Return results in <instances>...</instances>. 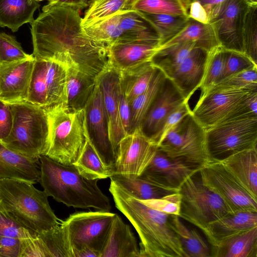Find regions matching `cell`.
Instances as JSON below:
<instances>
[{
  "label": "cell",
  "mask_w": 257,
  "mask_h": 257,
  "mask_svg": "<svg viewBox=\"0 0 257 257\" xmlns=\"http://www.w3.org/2000/svg\"><path fill=\"white\" fill-rule=\"evenodd\" d=\"M33 184L18 179H0V202L22 225L39 234L60 223L49 205L47 194Z\"/></svg>",
  "instance_id": "obj_4"
},
{
  "label": "cell",
  "mask_w": 257,
  "mask_h": 257,
  "mask_svg": "<svg viewBox=\"0 0 257 257\" xmlns=\"http://www.w3.org/2000/svg\"><path fill=\"white\" fill-rule=\"evenodd\" d=\"M125 10L188 17L185 0H130Z\"/></svg>",
  "instance_id": "obj_38"
},
{
  "label": "cell",
  "mask_w": 257,
  "mask_h": 257,
  "mask_svg": "<svg viewBox=\"0 0 257 257\" xmlns=\"http://www.w3.org/2000/svg\"><path fill=\"white\" fill-rule=\"evenodd\" d=\"M40 7L35 0H0V26L16 32L24 24L34 21V12Z\"/></svg>",
  "instance_id": "obj_28"
},
{
  "label": "cell",
  "mask_w": 257,
  "mask_h": 257,
  "mask_svg": "<svg viewBox=\"0 0 257 257\" xmlns=\"http://www.w3.org/2000/svg\"><path fill=\"white\" fill-rule=\"evenodd\" d=\"M243 52L257 64V5H249L242 32Z\"/></svg>",
  "instance_id": "obj_43"
},
{
  "label": "cell",
  "mask_w": 257,
  "mask_h": 257,
  "mask_svg": "<svg viewBox=\"0 0 257 257\" xmlns=\"http://www.w3.org/2000/svg\"><path fill=\"white\" fill-rule=\"evenodd\" d=\"M211 256L257 257V227L228 237L212 246Z\"/></svg>",
  "instance_id": "obj_29"
},
{
  "label": "cell",
  "mask_w": 257,
  "mask_h": 257,
  "mask_svg": "<svg viewBox=\"0 0 257 257\" xmlns=\"http://www.w3.org/2000/svg\"><path fill=\"white\" fill-rule=\"evenodd\" d=\"M250 91L215 85L202 92L191 114L207 130L229 119Z\"/></svg>",
  "instance_id": "obj_12"
},
{
  "label": "cell",
  "mask_w": 257,
  "mask_h": 257,
  "mask_svg": "<svg viewBox=\"0 0 257 257\" xmlns=\"http://www.w3.org/2000/svg\"><path fill=\"white\" fill-rule=\"evenodd\" d=\"M10 104L13 116L12 127L2 142L11 150L28 158L46 155L49 146L46 110L28 101Z\"/></svg>",
  "instance_id": "obj_6"
},
{
  "label": "cell",
  "mask_w": 257,
  "mask_h": 257,
  "mask_svg": "<svg viewBox=\"0 0 257 257\" xmlns=\"http://www.w3.org/2000/svg\"><path fill=\"white\" fill-rule=\"evenodd\" d=\"M188 17L203 24L209 23L206 10L198 2H192L188 4Z\"/></svg>",
  "instance_id": "obj_54"
},
{
  "label": "cell",
  "mask_w": 257,
  "mask_h": 257,
  "mask_svg": "<svg viewBox=\"0 0 257 257\" xmlns=\"http://www.w3.org/2000/svg\"><path fill=\"white\" fill-rule=\"evenodd\" d=\"M80 10L58 2L44 6L31 23L32 55L58 61L96 78L109 66L107 46L85 33Z\"/></svg>",
  "instance_id": "obj_1"
},
{
  "label": "cell",
  "mask_w": 257,
  "mask_h": 257,
  "mask_svg": "<svg viewBox=\"0 0 257 257\" xmlns=\"http://www.w3.org/2000/svg\"><path fill=\"white\" fill-rule=\"evenodd\" d=\"M179 216L195 225L205 234L212 222L230 213L223 201L205 186L199 171L181 186Z\"/></svg>",
  "instance_id": "obj_8"
},
{
  "label": "cell",
  "mask_w": 257,
  "mask_h": 257,
  "mask_svg": "<svg viewBox=\"0 0 257 257\" xmlns=\"http://www.w3.org/2000/svg\"><path fill=\"white\" fill-rule=\"evenodd\" d=\"M203 184L217 194L230 212H257L254 199L217 161H211L199 170Z\"/></svg>",
  "instance_id": "obj_13"
},
{
  "label": "cell",
  "mask_w": 257,
  "mask_h": 257,
  "mask_svg": "<svg viewBox=\"0 0 257 257\" xmlns=\"http://www.w3.org/2000/svg\"><path fill=\"white\" fill-rule=\"evenodd\" d=\"M49 3L58 2L64 4H68L77 6L81 9L85 8L82 4L81 0H48Z\"/></svg>",
  "instance_id": "obj_55"
},
{
  "label": "cell",
  "mask_w": 257,
  "mask_h": 257,
  "mask_svg": "<svg viewBox=\"0 0 257 257\" xmlns=\"http://www.w3.org/2000/svg\"><path fill=\"white\" fill-rule=\"evenodd\" d=\"M32 54L27 53L16 38L0 33V65L30 59Z\"/></svg>",
  "instance_id": "obj_44"
},
{
  "label": "cell",
  "mask_w": 257,
  "mask_h": 257,
  "mask_svg": "<svg viewBox=\"0 0 257 257\" xmlns=\"http://www.w3.org/2000/svg\"><path fill=\"white\" fill-rule=\"evenodd\" d=\"M199 170L168 156L157 148L151 162L139 177L178 192L184 182Z\"/></svg>",
  "instance_id": "obj_17"
},
{
  "label": "cell",
  "mask_w": 257,
  "mask_h": 257,
  "mask_svg": "<svg viewBox=\"0 0 257 257\" xmlns=\"http://www.w3.org/2000/svg\"><path fill=\"white\" fill-rule=\"evenodd\" d=\"M46 110L49 146L45 156L63 165H73L86 141L88 126L84 108L76 109L60 105Z\"/></svg>",
  "instance_id": "obj_5"
},
{
  "label": "cell",
  "mask_w": 257,
  "mask_h": 257,
  "mask_svg": "<svg viewBox=\"0 0 257 257\" xmlns=\"http://www.w3.org/2000/svg\"><path fill=\"white\" fill-rule=\"evenodd\" d=\"M142 201L150 207L163 213L179 215L180 194L178 192L159 199Z\"/></svg>",
  "instance_id": "obj_49"
},
{
  "label": "cell",
  "mask_w": 257,
  "mask_h": 257,
  "mask_svg": "<svg viewBox=\"0 0 257 257\" xmlns=\"http://www.w3.org/2000/svg\"><path fill=\"white\" fill-rule=\"evenodd\" d=\"M185 101H188L176 85L166 77L141 125L144 134L153 141L169 114Z\"/></svg>",
  "instance_id": "obj_21"
},
{
  "label": "cell",
  "mask_w": 257,
  "mask_h": 257,
  "mask_svg": "<svg viewBox=\"0 0 257 257\" xmlns=\"http://www.w3.org/2000/svg\"><path fill=\"white\" fill-rule=\"evenodd\" d=\"M157 69L150 61L135 69L119 72L120 83L129 102L146 90Z\"/></svg>",
  "instance_id": "obj_36"
},
{
  "label": "cell",
  "mask_w": 257,
  "mask_h": 257,
  "mask_svg": "<svg viewBox=\"0 0 257 257\" xmlns=\"http://www.w3.org/2000/svg\"><path fill=\"white\" fill-rule=\"evenodd\" d=\"M116 214L101 210L78 212L61 221L67 232L72 256L75 252L88 248L100 257Z\"/></svg>",
  "instance_id": "obj_11"
},
{
  "label": "cell",
  "mask_w": 257,
  "mask_h": 257,
  "mask_svg": "<svg viewBox=\"0 0 257 257\" xmlns=\"http://www.w3.org/2000/svg\"><path fill=\"white\" fill-rule=\"evenodd\" d=\"M84 109L88 127L92 132L90 136L92 143L103 164L113 174L115 156L108 139L106 114L101 89L96 80Z\"/></svg>",
  "instance_id": "obj_16"
},
{
  "label": "cell",
  "mask_w": 257,
  "mask_h": 257,
  "mask_svg": "<svg viewBox=\"0 0 257 257\" xmlns=\"http://www.w3.org/2000/svg\"><path fill=\"white\" fill-rule=\"evenodd\" d=\"M40 176L39 158L24 156L0 141V179H18L36 184L39 182Z\"/></svg>",
  "instance_id": "obj_24"
},
{
  "label": "cell",
  "mask_w": 257,
  "mask_h": 257,
  "mask_svg": "<svg viewBox=\"0 0 257 257\" xmlns=\"http://www.w3.org/2000/svg\"><path fill=\"white\" fill-rule=\"evenodd\" d=\"M157 149V145L144 134L141 127L136 128L119 142L113 174L140 176L151 162Z\"/></svg>",
  "instance_id": "obj_14"
},
{
  "label": "cell",
  "mask_w": 257,
  "mask_h": 257,
  "mask_svg": "<svg viewBox=\"0 0 257 257\" xmlns=\"http://www.w3.org/2000/svg\"><path fill=\"white\" fill-rule=\"evenodd\" d=\"M156 42L131 40L117 42L107 46L109 65L122 72L151 61L158 50Z\"/></svg>",
  "instance_id": "obj_20"
},
{
  "label": "cell",
  "mask_w": 257,
  "mask_h": 257,
  "mask_svg": "<svg viewBox=\"0 0 257 257\" xmlns=\"http://www.w3.org/2000/svg\"><path fill=\"white\" fill-rule=\"evenodd\" d=\"M249 5H257V0H244Z\"/></svg>",
  "instance_id": "obj_56"
},
{
  "label": "cell",
  "mask_w": 257,
  "mask_h": 257,
  "mask_svg": "<svg viewBox=\"0 0 257 257\" xmlns=\"http://www.w3.org/2000/svg\"><path fill=\"white\" fill-rule=\"evenodd\" d=\"M85 135V145L73 165L79 174L86 179L98 180L109 178L113 172L102 162L92 143L88 128Z\"/></svg>",
  "instance_id": "obj_33"
},
{
  "label": "cell",
  "mask_w": 257,
  "mask_h": 257,
  "mask_svg": "<svg viewBox=\"0 0 257 257\" xmlns=\"http://www.w3.org/2000/svg\"><path fill=\"white\" fill-rule=\"evenodd\" d=\"M35 1L38 2L43 1H45V0H35Z\"/></svg>",
  "instance_id": "obj_58"
},
{
  "label": "cell",
  "mask_w": 257,
  "mask_h": 257,
  "mask_svg": "<svg viewBox=\"0 0 257 257\" xmlns=\"http://www.w3.org/2000/svg\"><path fill=\"white\" fill-rule=\"evenodd\" d=\"M186 42H193L197 47L204 49L208 52L220 46L210 23H201L189 18V22L185 28L179 34L159 48Z\"/></svg>",
  "instance_id": "obj_32"
},
{
  "label": "cell",
  "mask_w": 257,
  "mask_h": 257,
  "mask_svg": "<svg viewBox=\"0 0 257 257\" xmlns=\"http://www.w3.org/2000/svg\"><path fill=\"white\" fill-rule=\"evenodd\" d=\"M95 78L68 66L67 93L69 107L76 109L85 107L95 85Z\"/></svg>",
  "instance_id": "obj_34"
},
{
  "label": "cell",
  "mask_w": 257,
  "mask_h": 257,
  "mask_svg": "<svg viewBox=\"0 0 257 257\" xmlns=\"http://www.w3.org/2000/svg\"><path fill=\"white\" fill-rule=\"evenodd\" d=\"M212 161H220L239 152L257 148V116L227 119L206 130Z\"/></svg>",
  "instance_id": "obj_9"
},
{
  "label": "cell",
  "mask_w": 257,
  "mask_h": 257,
  "mask_svg": "<svg viewBox=\"0 0 257 257\" xmlns=\"http://www.w3.org/2000/svg\"><path fill=\"white\" fill-rule=\"evenodd\" d=\"M39 160V182L48 196L68 207L110 211L109 200L97 186L98 180L84 178L73 165L62 164L45 155Z\"/></svg>",
  "instance_id": "obj_3"
},
{
  "label": "cell",
  "mask_w": 257,
  "mask_h": 257,
  "mask_svg": "<svg viewBox=\"0 0 257 257\" xmlns=\"http://www.w3.org/2000/svg\"><path fill=\"white\" fill-rule=\"evenodd\" d=\"M248 7L244 0H227L210 22L223 49L244 53L242 32Z\"/></svg>",
  "instance_id": "obj_15"
},
{
  "label": "cell",
  "mask_w": 257,
  "mask_h": 257,
  "mask_svg": "<svg viewBox=\"0 0 257 257\" xmlns=\"http://www.w3.org/2000/svg\"><path fill=\"white\" fill-rule=\"evenodd\" d=\"M170 220L180 239L186 257L211 256V249L207 241L196 229L186 226L178 215H170Z\"/></svg>",
  "instance_id": "obj_35"
},
{
  "label": "cell",
  "mask_w": 257,
  "mask_h": 257,
  "mask_svg": "<svg viewBox=\"0 0 257 257\" xmlns=\"http://www.w3.org/2000/svg\"><path fill=\"white\" fill-rule=\"evenodd\" d=\"M166 77L157 68L154 76L146 90L130 102L131 118L130 133L141 125L156 98Z\"/></svg>",
  "instance_id": "obj_37"
},
{
  "label": "cell",
  "mask_w": 257,
  "mask_h": 257,
  "mask_svg": "<svg viewBox=\"0 0 257 257\" xmlns=\"http://www.w3.org/2000/svg\"><path fill=\"white\" fill-rule=\"evenodd\" d=\"M95 79L101 89L107 117L108 139L116 156L119 142L125 136L119 115L120 73L109 65Z\"/></svg>",
  "instance_id": "obj_18"
},
{
  "label": "cell",
  "mask_w": 257,
  "mask_h": 257,
  "mask_svg": "<svg viewBox=\"0 0 257 257\" xmlns=\"http://www.w3.org/2000/svg\"><path fill=\"white\" fill-rule=\"evenodd\" d=\"M90 0H81L82 4L86 8L88 7L89 3Z\"/></svg>",
  "instance_id": "obj_57"
},
{
  "label": "cell",
  "mask_w": 257,
  "mask_h": 257,
  "mask_svg": "<svg viewBox=\"0 0 257 257\" xmlns=\"http://www.w3.org/2000/svg\"><path fill=\"white\" fill-rule=\"evenodd\" d=\"M227 0H185L188 8V4L192 2H199L205 9L208 15L209 23L217 14Z\"/></svg>",
  "instance_id": "obj_53"
},
{
  "label": "cell",
  "mask_w": 257,
  "mask_h": 257,
  "mask_svg": "<svg viewBox=\"0 0 257 257\" xmlns=\"http://www.w3.org/2000/svg\"><path fill=\"white\" fill-rule=\"evenodd\" d=\"M219 162L245 190L257 200V148L239 152Z\"/></svg>",
  "instance_id": "obj_25"
},
{
  "label": "cell",
  "mask_w": 257,
  "mask_h": 257,
  "mask_svg": "<svg viewBox=\"0 0 257 257\" xmlns=\"http://www.w3.org/2000/svg\"><path fill=\"white\" fill-rule=\"evenodd\" d=\"M157 148L168 156L196 169L212 161L207 148L206 130L191 112L168 132Z\"/></svg>",
  "instance_id": "obj_7"
},
{
  "label": "cell",
  "mask_w": 257,
  "mask_h": 257,
  "mask_svg": "<svg viewBox=\"0 0 257 257\" xmlns=\"http://www.w3.org/2000/svg\"><path fill=\"white\" fill-rule=\"evenodd\" d=\"M109 178L119 187L140 200L159 199L176 192L139 177L113 174Z\"/></svg>",
  "instance_id": "obj_31"
},
{
  "label": "cell",
  "mask_w": 257,
  "mask_h": 257,
  "mask_svg": "<svg viewBox=\"0 0 257 257\" xmlns=\"http://www.w3.org/2000/svg\"><path fill=\"white\" fill-rule=\"evenodd\" d=\"M13 122L12 110L9 103L0 99V141L11 133Z\"/></svg>",
  "instance_id": "obj_50"
},
{
  "label": "cell",
  "mask_w": 257,
  "mask_h": 257,
  "mask_svg": "<svg viewBox=\"0 0 257 257\" xmlns=\"http://www.w3.org/2000/svg\"><path fill=\"white\" fill-rule=\"evenodd\" d=\"M142 13L159 33L160 37V47L179 34L189 21V17Z\"/></svg>",
  "instance_id": "obj_41"
},
{
  "label": "cell",
  "mask_w": 257,
  "mask_h": 257,
  "mask_svg": "<svg viewBox=\"0 0 257 257\" xmlns=\"http://www.w3.org/2000/svg\"><path fill=\"white\" fill-rule=\"evenodd\" d=\"M37 234L19 223L0 202V235L24 239L34 237Z\"/></svg>",
  "instance_id": "obj_45"
},
{
  "label": "cell",
  "mask_w": 257,
  "mask_h": 257,
  "mask_svg": "<svg viewBox=\"0 0 257 257\" xmlns=\"http://www.w3.org/2000/svg\"><path fill=\"white\" fill-rule=\"evenodd\" d=\"M216 85L251 91H257V67L245 69L229 75Z\"/></svg>",
  "instance_id": "obj_46"
},
{
  "label": "cell",
  "mask_w": 257,
  "mask_h": 257,
  "mask_svg": "<svg viewBox=\"0 0 257 257\" xmlns=\"http://www.w3.org/2000/svg\"><path fill=\"white\" fill-rule=\"evenodd\" d=\"M224 60V49L220 46L208 52L199 87L202 92L214 86L221 80Z\"/></svg>",
  "instance_id": "obj_42"
},
{
  "label": "cell",
  "mask_w": 257,
  "mask_h": 257,
  "mask_svg": "<svg viewBox=\"0 0 257 257\" xmlns=\"http://www.w3.org/2000/svg\"><path fill=\"white\" fill-rule=\"evenodd\" d=\"M257 227V212H230L211 223L204 234L212 246L222 240Z\"/></svg>",
  "instance_id": "obj_26"
},
{
  "label": "cell",
  "mask_w": 257,
  "mask_h": 257,
  "mask_svg": "<svg viewBox=\"0 0 257 257\" xmlns=\"http://www.w3.org/2000/svg\"><path fill=\"white\" fill-rule=\"evenodd\" d=\"M68 69L58 61L35 58L26 101L45 110L67 105Z\"/></svg>",
  "instance_id": "obj_10"
},
{
  "label": "cell",
  "mask_w": 257,
  "mask_h": 257,
  "mask_svg": "<svg viewBox=\"0 0 257 257\" xmlns=\"http://www.w3.org/2000/svg\"><path fill=\"white\" fill-rule=\"evenodd\" d=\"M191 112L188 101L184 102L173 110L165 118L159 132L153 140L157 146L172 128Z\"/></svg>",
  "instance_id": "obj_48"
},
{
  "label": "cell",
  "mask_w": 257,
  "mask_h": 257,
  "mask_svg": "<svg viewBox=\"0 0 257 257\" xmlns=\"http://www.w3.org/2000/svg\"><path fill=\"white\" fill-rule=\"evenodd\" d=\"M120 12L98 24L83 28V29L92 39L106 46L125 41V35L119 25Z\"/></svg>",
  "instance_id": "obj_40"
},
{
  "label": "cell",
  "mask_w": 257,
  "mask_h": 257,
  "mask_svg": "<svg viewBox=\"0 0 257 257\" xmlns=\"http://www.w3.org/2000/svg\"><path fill=\"white\" fill-rule=\"evenodd\" d=\"M100 257H140L136 237L117 214Z\"/></svg>",
  "instance_id": "obj_27"
},
{
  "label": "cell",
  "mask_w": 257,
  "mask_h": 257,
  "mask_svg": "<svg viewBox=\"0 0 257 257\" xmlns=\"http://www.w3.org/2000/svg\"><path fill=\"white\" fill-rule=\"evenodd\" d=\"M119 25L125 35V41L156 42L160 46L159 33L142 13L135 10L121 11Z\"/></svg>",
  "instance_id": "obj_30"
},
{
  "label": "cell",
  "mask_w": 257,
  "mask_h": 257,
  "mask_svg": "<svg viewBox=\"0 0 257 257\" xmlns=\"http://www.w3.org/2000/svg\"><path fill=\"white\" fill-rule=\"evenodd\" d=\"M109 191L116 207L137 230L140 239V257H186L180 239L173 230L170 214L157 210L113 182Z\"/></svg>",
  "instance_id": "obj_2"
},
{
  "label": "cell",
  "mask_w": 257,
  "mask_h": 257,
  "mask_svg": "<svg viewBox=\"0 0 257 257\" xmlns=\"http://www.w3.org/2000/svg\"><path fill=\"white\" fill-rule=\"evenodd\" d=\"M224 51V66L221 80L241 71L257 67V64L243 53L225 49Z\"/></svg>",
  "instance_id": "obj_47"
},
{
  "label": "cell",
  "mask_w": 257,
  "mask_h": 257,
  "mask_svg": "<svg viewBox=\"0 0 257 257\" xmlns=\"http://www.w3.org/2000/svg\"><path fill=\"white\" fill-rule=\"evenodd\" d=\"M130 0H90L84 17L82 28L98 24L125 10Z\"/></svg>",
  "instance_id": "obj_39"
},
{
  "label": "cell",
  "mask_w": 257,
  "mask_h": 257,
  "mask_svg": "<svg viewBox=\"0 0 257 257\" xmlns=\"http://www.w3.org/2000/svg\"><path fill=\"white\" fill-rule=\"evenodd\" d=\"M208 52L201 48L194 47L184 60L165 75L188 101L200 87Z\"/></svg>",
  "instance_id": "obj_23"
},
{
  "label": "cell",
  "mask_w": 257,
  "mask_h": 257,
  "mask_svg": "<svg viewBox=\"0 0 257 257\" xmlns=\"http://www.w3.org/2000/svg\"><path fill=\"white\" fill-rule=\"evenodd\" d=\"M73 257L65 227H57L21 239L20 257Z\"/></svg>",
  "instance_id": "obj_22"
},
{
  "label": "cell",
  "mask_w": 257,
  "mask_h": 257,
  "mask_svg": "<svg viewBox=\"0 0 257 257\" xmlns=\"http://www.w3.org/2000/svg\"><path fill=\"white\" fill-rule=\"evenodd\" d=\"M35 58L0 65V99L9 103L26 101Z\"/></svg>",
  "instance_id": "obj_19"
},
{
  "label": "cell",
  "mask_w": 257,
  "mask_h": 257,
  "mask_svg": "<svg viewBox=\"0 0 257 257\" xmlns=\"http://www.w3.org/2000/svg\"><path fill=\"white\" fill-rule=\"evenodd\" d=\"M118 107L122 126L125 135H126L131 131V111L130 102L125 96L121 83L118 93Z\"/></svg>",
  "instance_id": "obj_51"
},
{
  "label": "cell",
  "mask_w": 257,
  "mask_h": 257,
  "mask_svg": "<svg viewBox=\"0 0 257 257\" xmlns=\"http://www.w3.org/2000/svg\"><path fill=\"white\" fill-rule=\"evenodd\" d=\"M21 239L0 235V257H20Z\"/></svg>",
  "instance_id": "obj_52"
}]
</instances>
